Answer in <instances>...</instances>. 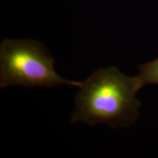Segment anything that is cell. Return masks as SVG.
<instances>
[{
	"label": "cell",
	"mask_w": 158,
	"mask_h": 158,
	"mask_svg": "<svg viewBox=\"0 0 158 158\" xmlns=\"http://www.w3.org/2000/svg\"><path fill=\"white\" fill-rule=\"evenodd\" d=\"M142 87L138 76H127L116 67L95 71L81 82L70 122L128 127L139 115L141 102L136 94Z\"/></svg>",
	"instance_id": "6da1fadb"
},
{
	"label": "cell",
	"mask_w": 158,
	"mask_h": 158,
	"mask_svg": "<svg viewBox=\"0 0 158 158\" xmlns=\"http://www.w3.org/2000/svg\"><path fill=\"white\" fill-rule=\"evenodd\" d=\"M138 78L143 86L149 84H158V58L138 67Z\"/></svg>",
	"instance_id": "3957f363"
},
{
	"label": "cell",
	"mask_w": 158,
	"mask_h": 158,
	"mask_svg": "<svg viewBox=\"0 0 158 158\" xmlns=\"http://www.w3.org/2000/svg\"><path fill=\"white\" fill-rule=\"evenodd\" d=\"M54 64V58L42 43L32 40H5L0 45V87H80L81 82L59 76Z\"/></svg>",
	"instance_id": "7a4b0ae2"
}]
</instances>
